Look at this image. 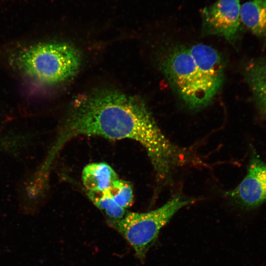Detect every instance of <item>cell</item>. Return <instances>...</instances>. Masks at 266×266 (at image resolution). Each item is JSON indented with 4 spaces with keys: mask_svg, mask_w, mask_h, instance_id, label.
I'll return each instance as SVG.
<instances>
[{
    "mask_svg": "<svg viewBox=\"0 0 266 266\" xmlns=\"http://www.w3.org/2000/svg\"><path fill=\"white\" fill-rule=\"evenodd\" d=\"M240 0H217L201 11L203 26L211 34L229 41L235 39L240 29Z\"/></svg>",
    "mask_w": 266,
    "mask_h": 266,
    "instance_id": "6",
    "label": "cell"
},
{
    "mask_svg": "<svg viewBox=\"0 0 266 266\" xmlns=\"http://www.w3.org/2000/svg\"><path fill=\"white\" fill-rule=\"evenodd\" d=\"M226 195L236 204L246 209L256 208L266 201V164L253 154L246 176Z\"/></svg>",
    "mask_w": 266,
    "mask_h": 266,
    "instance_id": "5",
    "label": "cell"
},
{
    "mask_svg": "<svg viewBox=\"0 0 266 266\" xmlns=\"http://www.w3.org/2000/svg\"><path fill=\"white\" fill-rule=\"evenodd\" d=\"M240 20L254 34L266 37V0H250L243 3Z\"/></svg>",
    "mask_w": 266,
    "mask_h": 266,
    "instance_id": "8",
    "label": "cell"
},
{
    "mask_svg": "<svg viewBox=\"0 0 266 266\" xmlns=\"http://www.w3.org/2000/svg\"><path fill=\"white\" fill-rule=\"evenodd\" d=\"M194 201V199L176 196L155 210L145 213L127 212L123 218L109 219L108 223L127 240L143 262L161 229L180 208Z\"/></svg>",
    "mask_w": 266,
    "mask_h": 266,
    "instance_id": "4",
    "label": "cell"
},
{
    "mask_svg": "<svg viewBox=\"0 0 266 266\" xmlns=\"http://www.w3.org/2000/svg\"><path fill=\"white\" fill-rule=\"evenodd\" d=\"M105 191L118 205L125 209L133 204V190L131 184L127 181L118 178Z\"/></svg>",
    "mask_w": 266,
    "mask_h": 266,
    "instance_id": "11",
    "label": "cell"
},
{
    "mask_svg": "<svg viewBox=\"0 0 266 266\" xmlns=\"http://www.w3.org/2000/svg\"><path fill=\"white\" fill-rule=\"evenodd\" d=\"M18 63L31 77L43 83L55 84L75 74L80 66L81 56L77 49L67 43H46L22 51Z\"/></svg>",
    "mask_w": 266,
    "mask_h": 266,
    "instance_id": "3",
    "label": "cell"
},
{
    "mask_svg": "<svg viewBox=\"0 0 266 266\" xmlns=\"http://www.w3.org/2000/svg\"><path fill=\"white\" fill-rule=\"evenodd\" d=\"M246 74L256 103L266 118V61L252 63Z\"/></svg>",
    "mask_w": 266,
    "mask_h": 266,
    "instance_id": "9",
    "label": "cell"
},
{
    "mask_svg": "<svg viewBox=\"0 0 266 266\" xmlns=\"http://www.w3.org/2000/svg\"><path fill=\"white\" fill-rule=\"evenodd\" d=\"M87 195L95 205L103 211L110 219H120L127 212L126 209L118 205L105 190L88 191Z\"/></svg>",
    "mask_w": 266,
    "mask_h": 266,
    "instance_id": "10",
    "label": "cell"
},
{
    "mask_svg": "<svg viewBox=\"0 0 266 266\" xmlns=\"http://www.w3.org/2000/svg\"><path fill=\"white\" fill-rule=\"evenodd\" d=\"M160 66L175 92L194 109L209 104L224 80L223 58L214 48L204 44L171 47L162 57Z\"/></svg>",
    "mask_w": 266,
    "mask_h": 266,
    "instance_id": "2",
    "label": "cell"
},
{
    "mask_svg": "<svg viewBox=\"0 0 266 266\" xmlns=\"http://www.w3.org/2000/svg\"><path fill=\"white\" fill-rule=\"evenodd\" d=\"M82 178L87 191L105 190L119 178L115 170L105 163L87 165L82 170Z\"/></svg>",
    "mask_w": 266,
    "mask_h": 266,
    "instance_id": "7",
    "label": "cell"
},
{
    "mask_svg": "<svg viewBox=\"0 0 266 266\" xmlns=\"http://www.w3.org/2000/svg\"><path fill=\"white\" fill-rule=\"evenodd\" d=\"M81 135L138 142L160 180L170 177L184 164L187 155L185 149L165 136L141 99L115 90H96L74 100L49 158L53 160L68 140Z\"/></svg>",
    "mask_w": 266,
    "mask_h": 266,
    "instance_id": "1",
    "label": "cell"
}]
</instances>
